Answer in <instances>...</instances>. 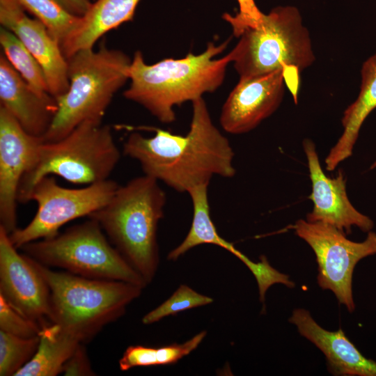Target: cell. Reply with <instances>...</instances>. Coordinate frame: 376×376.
Wrapping results in <instances>:
<instances>
[{"label":"cell","instance_id":"obj_1","mask_svg":"<svg viewBox=\"0 0 376 376\" xmlns=\"http://www.w3.org/2000/svg\"><path fill=\"white\" fill-rule=\"evenodd\" d=\"M146 137L132 132L123 144L124 155L138 161L145 175L178 192L208 185L214 175L233 178L234 152L214 125L203 97L192 102L190 128L179 135L159 128Z\"/></svg>","mask_w":376,"mask_h":376},{"label":"cell","instance_id":"obj_2","mask_svg":"<svg viewBox=\"0 0 376 376\" xmlns=\"http://www.w3.org/2000/svg\"><path fill=\"white\" fill-rule=\"evenodd\" d=\"M228 42L229 40L219 45L210 42L199 54L189 53L184 58H164L153 64H147L143 54L136 51L132 58L130 84L123 93L125 98L141 105L161 123H173L175 106L192 102L221 86L231 58L228 54L215 57Z\"/></svg>","mask_w":376,"mask_h":376},{"label":"cell","instance_id":"obj_3","mask_svg":"<svg viewBox=\"0 0 376 376\" xmlns=\"http://www.w3.org/2000/svg\"><path fill=\"white\" fill-rule=\"evenodd\" d=\"M166 201L158 181L144 174L119 185L109 201L88 217L99 223L147 284L159 265L157 230Z\"/></svg>","mask_w":376,"mask_h":376},{"label":"cell","instance_id":"obj_4","mask_svg":"<svg viewBox=\"0 0 376 376\" xmlns=\"http://www.w3.org/2000/svg\"><path fill=\"white\" fill-rule=\"evenodd\" d=\"M69 88L56 98L57 111L43 142H55L86 120L102 122L114 95L130 79L132 58L102 42L67 59Z\"/></svg>","mask_w":376,"mask_h":376},{"label":"cell","instance_id":"obj_5","mask_svg":"<svg viewBox=\"0 0 376 376\" xmlns=\"http://www.w3.org/2000/svg\"><path fill=\"white\" fill-rule=\"evenodd\" d=\"M31 259L49 288L50 324L57 325L82 343L122 316L127 306L141 295L143 288L120 281L54 271Z\"/></svg>","mask_w":376,"mask_h":376},{"label":"cell","instance_id":"obj_6","mask_svg":"<svg viewBox=\"0 0 376 376\" xmlns=\"http://www.w3.org/2000/svg\"><path fill=\"white\" fill-rule=\"evenodd\" d=\"M120 159L111 127L86 120L55 142H42L35 165L22 177L17 201L29 202L33 187L42 178L57 175L77 185L109 179Z\"/></svg>","mask_w":376,"mask_h":376},{"label":"cell","instance_id":"obj_7","mask_svg":"<svg viewBox=\"0 0 376 376\" xmlns=\"http://www.w3.org/2000/svg\"><path fill=\"white\" fill-rule=\"evenodd\" d=\"M228 53L240 78L297 68L301 72L315 60L311 39L297 8L280 6L263 13L246 29Z\"/></svg>","mask_w":376,"mask_h":376},{"label":"cell","instance_id":"obj_8","mask_svg":"<svg viewBox=\"0 0 376 376\" xmlns=\"http://www.w3.org/2000/svg\"><path fill=\"white\" fill-rule=\"evenodd\" d=\"M95 219L63 233L23 245L24 254L47 267L95 279L120 281L144 288L147 283L107 239Z\"/></svg>","mask_w":376,"mask_h":376},{"label":"cell","instance_id":"obj_9","mask_svg":"<svg viewBox=\"0 0 376 376\" xmlns=\"http://www.w3.org/2000/svg\"><path fill=\"white\" fill-rule=\"evenodd\" d=\"M107 179L79 189L58 185L52 175L39 180L33 187L29 201L37 203V212L28 225L9 234L13 244L19 249L38 240L53 237L68 222L88 217L107 203L118 187Z\"/></svg>","mask_w":376,"mask_h":376},{"label":"cell","instance_id":"obj_10","mask_svg":"<svg viewBox=\"0 0 376 376\" xmlns=\"http://www.w3.org/2000/svg\"><path fill=\"white\" fill-rule=\"evenodd\" d=\"M295 234L313 249L318 263L317 281L322 290H331L350 313L355 304L352 275L363 258L376 254V233L369 231L362 242H354L336 227L322 222L297 220Z\"/></svg>","mask_w":376,"mask_h":376},{"label":"cell","instance_id":"obj_11","mask_svg":"<svg viewBox=\"0 0 376 376\" xmlns=\"http://www.w3.org/2000/svg\"><path fill=\"white\" fill-rule=\"evenodd\" d=\"M17 249L0 226V295L42 327L50 324L49 288L32 259Z\"/></svg>","mask_w":376,"mask_h":376},{"label":"cell","instance_id":"obj_12","mask_svg":"<svg viewBox=\"0 0 376 376\" xmlns=\"http://www.w3.org/2000/svg\"><path fill=\"white\" fill-rule=\"evenodd\" d=\"M43 142L28 134L0 106V226L8 234L16 228L17 202L22 177L36 164Z\"/></svg>","mask_w":376,"mask_h":376},{"label":"cell","instance_id":"obj_13","mask_svg":"<svg viewBox=\"0 0 376 376\" xmlns=\"http://www.w3.org/2000/svg\"><path fill=\"white\" fill-rule=\"evenodd\" d=\"M312 190L309 198L313 203L306 219L322 222L336 227L345 235L352 233L353 226L364 233L373 230V221L358 211L350 202L346 191V178L342 170L336 176L329 177L323 171L315 143L310 139L302 143Z\"/></svg>","mask_w":376,"mask_h":376},{"label":"cell","instance_id":"obj_14","mask_svg":"<svg viewBox=\"0 0 376 376\" xmlns=\"http://www.w3.org/2000/svg\"><path fill=\"white\" fill-rule=\"evenodd\" d=\"M285 86L283 70L240 78L221 111L219 123L223 130L241 134L256 128L279 108Z\"/></svg>","mask_w":376,"mask_h":376},{"label":"cell","instance_id":"obj_15","mask_svg":"<svg viewBox=\"0 0 376 376\" xmlns=\"http://www.w3.org/2000/svg\"><path fill=\"white\" fill-rule=\"evenodd\" d=\"M0 24L15 33L39 63L49 93L55 98L65 94L69 88L68 61L45 26L29 17L15 0H0Z\"/></svg>","mask_w":376,"mask_h":376},{"label":"cell","instance_id":"obj_16","mask_svg":"<svg viewBox=\"0 0 376 376\" xmlns=\"http://www.w3.org/2000/svg\"><path fill=\"white\" fill-rule=\"evenodd\" d=\"M207 189L208 185H203L187 192L193 206L191 225L184 240L169 252L168 259L176 260L196 246L205 244L217 245L239 258L255 276L259 291L266 292L271 285L280 281L281 273L269 265L265 256H260L259 262H253L219 235L210 216Z\"/></svg>","mask_w":376,"mask_h":376},{"label":"cell","instance_id":"obj_17","mask_svg":"<svg viewBox=\"0 0 376 376\" xmlns=\"http://www.w3.org/2000/svg\"><path fill=\"white\" fill-rule=\"evenodd\" d=\"M0 102L28 134L42 139L58 108L56 98L37 93L3 54L0 55Z\"/></svg>","mask_w":376,"mask_h":376},{"label":"cell","instance_id":"obj_18","mask_svg":"<svg viewBox=\"0 0 376 376\" xmlns=\"http://www.w3.org/2000/svg\"><path fill=\"white\" fill-rule=\"evenodd\" d=\"M288 320L323 352L332 375L376 376V362L363 356L340 328L335 331L324 329L304 308L295 309Z\"/></svg>","mask_w":376,"mask_h":376},{"label":"cell","instance_id":"obj_19","mask_svg":"<svg viewBox=\"0 0 376 376\" xmlns=\"http://www.w3.org/2000/svg\"><path fill=\"white\" fill-rule=\"evenodd\" d=\"M361 78L359 95L344 111L341 119L343 132L325 158L327 171H334L352 155L363 122L376 109V53L363 63Z\"/></svg>","mask_w":376,"mask_h":376},{"label":"cell","instance_id":"obj_20","mask_svg":"<svg viewBox=\"0 0 376 376\" xmlns=\"http://www.w3.org/2000/svg\"><path fill=\"white\" fill-rule=\"evenodd\" d=\"M141 0H95L77 30L61 45L66 59L77 52L93 48L106 33L131 21Z\"/></svg>","mask_w":376,"mask_h":376},{"label":"cell","instance_id":"obj_21","mask_svg":"<svg viewBox=\"0 0 376 376\" xmlns=\"http://www.w3.org/2000/svg\"><path fill=\"white\" fill-rule=\"evenodd\" d=\"M81 343L57 325L47 324L42 328L34 356L15 376L57 375L63 373L64 365Z\"/></svg>","mask_w":376,"mask_h":376},{"label":"cell","instance_id":"obj_22","mask_svg":"<svg viewBox=\"0 0 376 376\" xmlns=\"http://www.w3.org/2000/svg\"><path fill=\"white\" fill-rule=\"evenodd\" d=\"M205 336L206 331H203L182 344L174 343L160 347L130 346L119 360L120 369L125 371L139 366L175 363L196 349Z\"/></svg>","mask_w":376,"mask_h":376},{"label":"cell","instance_id":"obj_23","mask_svg":"<svg viewBox=\"0 0 376 376\" xmlns=\"http://www.w3.org/2000/svg\"><path fill=\"white\" fill-rule=\"evenodd\" d=\"M24 10L40 21L60 47L78 28L81 17L70 13L55 0H15Z\"/></svg>","mask_w":376,"mask_h":376},{"label":"cell","instance_id":"obj_24","mask_svg":"<svg viewBox=\"0 0 376 376\" xmlns=\"http://www.w3.org/2000/svg\"><path fill=\"white\" fill-rule=\"evenodd\" d=\"M0 45L3 54L21 77L38 93H49L45 73L37 60L17 36L0 28Z\"/></svg>","mask_w":376,"mask_h":376},{"label":"cell","instance_id":"obj_25","mask_svg":"<svg viewBox=\"0 0 376 376\" xmlns=\"http://www.w3.org/2000/svg\"><path fill=\"white\" fill-rule=\"evenodd\" d=\"M40 336L22 338L0 330V375L15 376L34 356Z\"/></svg>","mask_w":376,"mask_h":376},{"label":"cell","instance_id":"obj_26","mask_svg":"<svg viewBox=\"0 0 376 376\" xmlns=\"http://www.w3.org/2000/svg\"><path fill=\"white\" fill-rule=\"evenodd\" d=\"M212 301V298L201 295L186 285H180L168 299L145 315L142 322L150 324L166 316L205 306Z\"/></svg>","mask_w":376,"mask_h":376},{"label":"cell","instance_id":"obj_27","mask_svg":"<svg viewBox=\"0 0 376 376\" xmlns=\"http://www.w3.org/2000/svg\"><path fill=\"white\" fill-rule=\"evenodd\" d=\"M42 327L13 308L0 295V330L22 338L39 336Z\"/></svg>","mask_w":376,"mask_h":376},{"label":"cell","instance_id":"obj_28","mask_svg":"<svg viewBox=\"0 0 376 376\" xmlns=\"http://www.w3.org/2000/svg\"><path fill=\"white\" fill-rule=\"evenodd\" d=\"M239 11L232 15L224 13L225 19L231 26L233 35L239 37L249 27H253L260 20L263 13L257 6L255 0H236Z\"/></svg>","mask_w":376,"mask_h":376},{"label":"cell","instance_id":"obj_29","mask_svg":"<svg viewBox=\"0 0 376 376\" xmlns=\"http://www.w3.org/2000/svg\"><path fill=\"white\" fill-rule=\"evenodd\" d=\"M65 375H94L85 347L81 343L63 367Z\"/></svg>","mask_w":376,"mask_h":376},{"label":"cell","instance_id":"obj_30","mask_svg":"<svg viewBox=\"0 0 376 376\" xmlns=\"http://www.w3.org/2000/svg\"><path fill=\"white\" fill-rule=\"evenodd\" d=\"M70 13L83 17L88 11L92 2L90 0H55Z\"/></svg>","mask_w":376,"mask_h":376},{"label":"cell","instance_id":"obj_31","mask_svg":"<svg viewBox=\"0 0 376 376\" xmlns=\"http://www.w3.org/2000/svg\"><path fill=\"white\" fill-rule=\"evenodd\" d=\"M375 168H376V161L374 162L371 164V166H370V169H375Z\"/></svg>","mask_w":376,"mask_h":376},{"label":"cell","instance_id":"obj_32","mask_svg":"<svg viewBox=\"0 0 376 376\" xmlns=\"http://www.w3.org/2000/svg\"><path fill=\"white\" fill-rule=\"evenodd\" d=\"M95 1V0H94Z\"/></svg>","mask_w":376,"mask_h":376}]
</instances>
